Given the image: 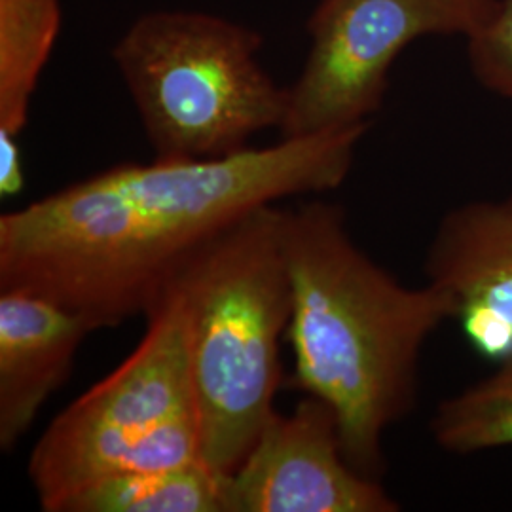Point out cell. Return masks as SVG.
Listing matches in <instances>:
<instances>
[{
    "mask_svg": "<svg viewBox=\"0 0 512 512\" xmlns=\"http://www.w3.org/2000/svg\"><path fill=\"white\" fill-rule=\"evenodd\" d=\"M224 512H397L380 478L346 458L329 404L306 395L291 414L274 412L249 454L222 476Z\"/></svg>",
    "mask_w": 512,
    "mask_h": 512,
    "instance_id": "52a82bcc",
    "label": "cell"
},
{
    "mask_svg": "<svg viewBox=\"0 0 512 512\" xmlns=\"http://www.w3.org/2000/svg\"><path fill=\"white\" fill-rule=\"evenodd\" d=\"M368 126L69 184L0 217V289L46 294L95 330L147 315L171 275L245 215L342 186Z\"/></svg>",
    "mask_w": 512,
    "mask_h": 512,
    "instance_id": "6da1fadb",
    "label": "cell"
},
{
    "mask_svg": "<svg viewBox=\"0 0 512 512\" xmlns=\"http://www.w3.org/2000/svg\"><path fill=\"white\" fill-rule=\"evenodd\" d=\"M427 283L478 355H512V194L444 215L425 258Z\"/></svg>",
    "mask_w": 512,
    "mask_h": 512,
    "instance_id": "ba28073f",
    "label": "cell"
},
{
    "mask_svg": "<svg viewBox=\"0 0 512 512\" xmlns=\"http://www.w3.org/2000/svg\"><path fill=\"white\" fill-rule=\"evenodd\" d=\"M433 439L452 454H478L512 446V355L497 370L439 404Z\"/></svg>",
    "mask_w": 512,
    "mask_h": 512,
    "instance_id": "7c38bea8",
    "label": "cell"
},
{
    "mask_svg": "<svg viewBox=\"0 0 512 512\" xmlns=\"http://www.w3.org/2000/svg\"><path fill=\"white\" fill-rule=\"evenodd\" d=\"M283 215L277 203L245 215L190 256L160 293L181 311L202 461L220 476L236 471L275 412L279 344L293 313Z\"/></svg>",
    "mask_w": 512,
    "mask_h": 512,
    "instance_id": "3957f363",
    "label": "cell"
},
{
    "mask_svg": "<svg viewBox=\"0 0 512 512\" xmlns=\"http://www.w3.org/2000/svg\"><path fill=\"white\" fill-rule=\"evenodd\" d=\"M52 512H224L222 476L203 461L90 482Z\"/></svg>",
    "mask_w": 512,
    "mask_h": 512,
    "instance_id": "30bf717a",
    "label": "cell"
},
{
    "mask_svg": "<svg viewBox=\"0 0 512 512\" xmlns=\"http://www.w3.org/2000/svg\"><path fill=\"white\" fill-rule=\"evenodd\" d=\"M497 6L499 0H321L308 21L304 71L287 88L281 137L370 124L389 69L412 40L471 37Z\"/></svg>",
    "mask_w": 512,
    "mask_h": 512,
    "instance_id": "8992f818",
    "label": "cell"
},
{
    "mask_svg": "<svg viewBox=\"0 0 512 512\" xmlns=\"http://www.w3.org/2000/svg\"><path fill=\"white\" fill-rule=\"evenodd\" d=\"M95 327L46 294L0 289V450L18 446Z\"/></svg>",
    "mask_w": 512,
    "mask_h": 512,
    "instance_id": "9c48e42d",
    "label": "cell"
},
{
    "mask_svg": "<svg viewBox=\"0 0 512 512\" xmlns=\"http://www.w3.org/2000/svg\"><path fill=\"white\" fill-rule=\"evenodd\" d=\"M61 29L59 0H0V129L19 135Z\"/></svg>",
    "mask_w": 512,
    "mask_h": 512,
    "instance_id": "8fae6325",
    "label": "cell"
},
{
    "mask_svg": "<svg viewBox=\"0 0 512 512\" xmlns=\"http://www.w3.org/2000/svg\"><path fill=\"white\" fill-rule=\"evenodd\" d=\"M283 253L293 289V385L329 404L349 463L380 478L385 431L416 403L421 351L450 319L446 300L374 262L334 203L285 211Z\"/></svg>",
    "mask_w": 512,
    "mask_h": 512,
    "instance_id": "7a4b0ae2",
    "label": "cell"
},
{
    "mask_svg": "<svg viewBox=\"0 0 512 512\" xmlns=\"http://www.w3.org/2000/svg\"><path fill=\"white\" fill-rule=\"evenodd\" d=\"M25 188V169L18 135L0 129V196L16 198Z\"/></svg>",
    "mask_w": 512,
    "mask_h": 512,
    "instance_id": "5bb4252c",
    "label": "cell"
},
{
    "mask_svg": "<svg viewBox=\"0 0 512 512\" xmlns=\"http://www.w3.org/2000/svg\"><path fill=\"white\" fill-rule=\"evenodd\" d=\"M467 38L478 82L512 99V0H499L494 18Z\"/></svg>",
    "mask_w": 512,
    "mask_h": 512,
    "instance_id": "4fadbf2b",
    "label": "cell"
},
{
    "mask_svg": "<svg viewBox=\"0 0 512 512\" xmlns=\"http://www.w3.org/2000/svg\"><path fill=\"white\" fill-rule=\"evenodd\" d=\"M128 359L67 406L38 439L29 478L40 509L107 476L202 461L181 311L162 294Z\"/></svg>",
    "mask_w": 512,
    "mask_h": 512,
    "instance_id": "5b68a950",
    "label": "cell"
},
{
    "mask_svg": "<svg viewBox=\"0 0 512 512\" xmlns=\"http://www.w3.org/2000/svg\"><path fill=\"white\" fill-rule=\"evenodd\" d=\"M262 38L236 21L158 10L112 50L158 160H209L281 126L289 93L258 61Z\"/></svg>",
    "mask_w": 512,
    "mask_h": 512,
    "instance_id": "277c9868",
    "label": "cell"
}]
</instances>
